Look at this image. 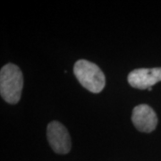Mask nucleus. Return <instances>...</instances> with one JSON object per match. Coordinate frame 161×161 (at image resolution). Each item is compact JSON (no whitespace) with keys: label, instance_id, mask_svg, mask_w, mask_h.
Returning <instances> with one entry per match:
<instances>
[{"label":"nucleus","instance_id":"f257e3e1","mask_svg":"<svg viewBox=\"0 0 161 161\" xmlns=\"http://www.w3.org/2000/svg\"><path fill=\"white\" fill-rule=\"evenodd\" d=\"M23 76L22 71L14 64L4 65L0 72L1 97L9 104H16L22 96Z\"/></svg>","mask_w":161,"mask_h":161},{"label":"nucleus","instance_id":"f03ea898","mask_svg":"<svg viewBox=\"0 0 161 161\" xmlns=\"http://www.w3.org/2000/svg\"><path fill=\"white\" fill-rule=\"evenodd\" d=\"M74 73L80 84L91 92L98 93L106 85L103 72L96 64L90 61L78 60L74 66Z\"/></svg>","mask_w":161,"mask_h":161},{"label":"nucleus","instance_id":"20e7f679","mask_svg":"<svg viewBox=\"0 0 161 161\" xmlns=\"http://www.w3.org/2000/svg\"><path fill=\"white\" fill-rule=\"evenodd\" d=\"M129 84L135 89H150L161 81V67L141 68L132 71L127 77Z\"/></svg>","mask_w":161,"mask_h":161},{"label":"nucleus","instance_id":"39448f33","mask_svg":"<svg viewBox=\"0 0 161 161\" xmlns=\"http://www.w3.org/2000/svg\"><path fill=\"white\" fill-rule=\"evenodd\" d=\"M132 121L136 129L142 132H153L158 125V116L150 106L142 104L132 110Z\"/></svg>","mask_w":161,"mask_h":161},{"label":"nucleus","instance_id":"7ed1b4c3","mask_svg":"<svg viewBox=\"0 0 161 161\" xmlns=\"http://www.w3.org/2000/svg\"><path fill=\"white\" fill-rule=\"evenodd\" d=\"M47 136L49 145L56 153L67 154L71 150V137L66 128L58 121L48 124Z\"/></svg>","mask_w":161,"mask_h":161}]
</instances>
